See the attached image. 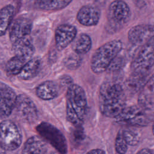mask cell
Instances as JSON below:
<instances>
[{
  "label": "cell",
  "instance_id": "14",
  "mask_svg": "<svg viewBox=\"0 0 154 154\" xmlns=\"http://www.w3.org/2000/svg\"><path fill=\"white\" fill-rule=\"evenodd\" d=\"M100 17V10L91 5H86L82 7L76 15V19L79 23L86 26L97 25L99 21Z\"/></svg>",
  "mask_w": 154,
  "mask_h": 154
},
{
  "label": "cell",
  "instance_id": "4",
  "mask_svg": "<svg viewBox=\"0 0 154 154\" xmlns=\"http://www.w3.org/2000/svg\"><path fill=\"white\" fill-rule=\"evenodd\" d=\"M131 17V10L123 0H114L109 5L107 13L106 31L111 34L121 29Z\"/></svg>",
  "mask_w": 154,
  "mask_h": 154
},
{
  "label": "cell",
  "instance_id": "13",
  "mask_svg": "<svg viewBox=\"0 0 154 154\" xmlns=\"http://www.w3.org/2000/svg\"><path fill=\"white\" fill-rule=\"evenodd\" d=\"M31 20L26 17H19L15 19L10 26L9 37L12 43L29 36L32 29Z\"/></svg>",
  "mask_w": 154,
  "mask_h": 154
},
{
  "label": "cell",
  "instance_id": "11",
  "mask_svg": "<svg viewBox=\"0 0 154 154\" xmlns=\"http://www.w3.org/2000/svg\"><path fill=\"white\" fill-rule=\"evenodd\" d=\"M15 108L18 116L27 123H34L37 119L38 113L35 105L29 97L24 94L17 96Z\"/></svg>",
  "mask_w": 154,
  "mask_h": 154
},
{
  "label": "cell",
  "instance_id": "12",
  "mask_svg": "<svg viewBox=\"0 0 154 154\" xmlns=\"http://www.w3.org/2000/svg\"><path fill=\"white\" fill-rule=\"evenodd\" d=\"M77 29L75 26L69 24L59 25L55 31L56 48L61 51L65 49L76 38Z\"/></svg>",
  "mask_w": 154,
  "mask_h": 154
},
{
  "label": "cell",
  "instance_id": "25",
  "mask_svg": "<svg viewBox=\"0 0 154 154\" xmlns=\"http://www.w3.org/2000/svg\"><path fill=\"white\" fill-rule=\"evenodd\" d=\"M123 137L127 144L129 146H136L140 141V137L139 134L132 129H122Z\"/></svg>",
  "mask_w": 154,
  "mask_h": 154
},
{
  "label": "cell",
  "instance_id": "9",
  "mask_svg": "<svg viewBox=\"0 0 154 154\" xmlns=\"http://www.w3.org/2000/svg\"><path fill=\"white\" fill-rule=\"evenodd\" d=\"M17 96L14 90L7 84L1 82L0 85V117H8L15 108Z\"/></svg>",
  "mask_w": 154,
  "mask_h": 154
},
{
  "label": "cell",
  "instance_id": "2",
  "mask_svg": "<svg viewBox=\"0 0 154 154\" xmlns=\"http://www.w3.org/2000/svg\"><path fill=\"white\" fill-rule=\"evenodd\" d=\"M87 97L84 90L72 84L66 92V117L73 126H82L87 111Z\"/></svg>",
  "mask_w": 154,
  "mask_h": 154
},
{
  "label": "cell",
  "instance_id": "8",
  "mask_svg": "<svg viewBox=\"0 0 154 154\" xmlns=\"http://www.w3.org/2000/svg\"><path fill=\"white\" fill-rule=\"evenodd\" d=\"M140 106H130L125 107L121 112L114 119L120 124L143 126L149 123V120Z\"/></svg>",
  "mask_w": 154,
  "mask_h": 154
},
{
  "label": "cell",
  "instance_id": "24",
  "mask_svg": "<svg viewBox=\"0 0 154 154\" xmlns=\"http://www.w3.org/2000/svg\"><path fill=\"white\" fill-rule=\"evenodd\" d=\"M79 55L74 52V53L67 56L64 60L65 66L70 70H75L78 68L82 63V58Z\"/></svg>",
  "mask_w": 154,
  "mask_h": 154
},
{
  "label": "cell",
  "instance_id": "19",
  "mask_svg": "<svg viewBox=\"0 0 154 154\" xmlns=\"http://www.w3.org/2000/svg\"><path fill=\"white\" fill-rule=\"evenodd\" d=\"M147 74L133 72L129 76L125 83L126 88L132 93H136L140 90L142 87L146 85L148 79Z\"/></svg>",
  "mask_w": 154,
  "mask_h": 154
},
{
  "label": "cell",
  "instance_id": "3",
  "mask_svg": "<svg viewBox=\"0 0 154 154\" xmlns=\"http://www.w3.org/2000/svg\"><path fill=\"white\" fill-rule=\"evenodd\" d=\"M122 48L123 44L120 40L109 41L100 46L94 52L91 59L90 67L93 72L100 74L107 70Z\"/></svg>",
  "mask_w": 154,
  "mask_h": 154
},
{
  "label": "cell",
  "instance_id": "22",
  "mask_svg": "<svg viewBox=\"0 0 154 154\" xmlns=\"http://www.w3.org/2000/svg\"><path fill=\"white\" fill-rule=\"evenodd\" d=\"M26 61L24 58L14 55L8 60L5 64V70L7 75L8 76H17Z\"/></svg>",
  "mask_w": 154,
  "mask_h": 154
},
{
  "label": "cell",
  "instance_id": "18",
  "mask_svg": "<svg viewBox=\"0 0 154 154\" xmlns=\"http://www.w3.org/2000/svg\"><path fill=\"white\" fill-rule=\"evenodd\" d=\"M42 67V60L38 57L31 58L26 62L22 70L17 75L19 79L27 81L35 78L40 72Z\"/></svg>",
  "mask_w": 154,
  "mask_h": 154
},
{
  "label": "cell",
  "instance_id": "30",
  "mask_svg": "<svg viewBox=\"0 0 154 154\" xmlns=\"http://www.w3.org/2000/svg\"><path fill=\"white\" fill-rule=\"evenodd\" d=\"M146 87V91L151 95H154V74L148 79Z\"/></svg>",
  "mask_w": 154,
  "mask_h": 154
},
{
  "label": "cell",
  "instance_id": "7",
  "mask_svg": "<svg viewBox=\"0 0 154 154\" xmlns=\"http://www.w3.org/2000/svg\"><path fill=\"white\" fill-rule=\"evenodd\" d=\"M154 65V43H147L141 48L132 61L131 68L133 72L148 74Z\"/></svg>",
  "mask_w": 154,
  "mask_h": 154
},
{
  "label": "cell",
  "instance_id": "1",
  "mask_svg": "<svg viewBox=\"0 0 154 154\" xmlns=\"http://www.w3.org/2000/svg\"><path fill=\"white\" fill-rule=\"evenodd\" d=\"M126 99L120 82L108 81L102 84L99 92V105L105 116L115 118L125 107Z\"/></svg>",
  "mask_w": 154,
  "mask_h": 154
},
{
  "label": "cell",
  "instance_id": "23",
  "mask_svg": "<svg viewBox=\"0 0 154 154\" xmlns=\"http://www.w3.org/2000/svg\"><path fill=\"white\" fill-rule=\"evenodd\" d=\"M92 41L91 37L87 34H81L73 44L74 52L82 55L87 53L91 49Z\"/></svg>",
  "mask_w": 154,
  "mask_h": 154
},
{
  "label": "cell",
  "instance_id": "26",
  "mask_svg": "<svg viewBox=\"0 0 154 154\" xmlns=\"http://www.w3.org/2000/svg\"><path fill=\"white\" fill-rule=\"evenodd\" d=\"M149 93L146 91L141 92L138 99V102L139 106L143 109H151L154 106V103L150 96Z\"/></svg>",
  "mask_w": 154,
  "mask_h": 154
},
{
  "label": "cell",
  "instance_id": "20",
  "mask_svg": "<svg viewBox=\"0 0 154 154\" xmlns=\"http://www.w3.org/2000/svg\"><path fill=\"white\" fill-rule=\"evenodd\" d=\"M14 8L12 5H7L2 7L0 11V34L1 36L5 34L11 24Z\"/></svg>",
  "mask_w": 154,
  "mask_h": 154
},
{
  "label": "cell",
  "instance_id": "35",
  "mask_svg": "<svg viewBox=\"0 0 154 154\" xmlns=\"http://www.w3.org/2000/svg\"><path fill=\"white\" fill-rule=\"evenodd\" d=\"M94 1H100L102 0H94Z\"/></svg>",
  "mask_w": 154,
  "mask_h": 154
},
{
  "label": "cell",
  "instance_id": "34",
  "mask_svg": "<svg viewBox=\"0 0 154 154\" xmlns=\"http://www.w3.org/2000/svg\"><path fill=\"white\" fill-rule=\"evenodd\" d=\"M152 131H153V135H154V122H153V126H152Z\"/></svg>",
  "mask_w": 154,
  "mask_h": 154
},
{
  "label": "cell",
  "instance_id": "15",
  "mask_svg": "<svg viewBox=\"0 0 154 154\" xmlns=\"http://www.w3.org/2000/svg\"><path fill=\"white\" fill-rule=\"evenodd\" d=\"M12 48L14 55L22 57L27 61L32 57L35 52L34 46L29 36L13 42Z\"/></svg>",
  "mask_w": 154,
  "mask_h": 154
},
{
  "label": "cell",
  "instance_id": "16",
  "mask_svg": "<svg viewBox=\"0 0 154 154\" xmlns=\"http://www.w3.org/2000/svg\"><path fill=\"white\" fill-rule=\"evenodd\" d=\"M60 92L58 84L53 81H46L40 84L35 89L37 96L44 100H52L57 97Z\"/></svg>",
  "mask_w": 154,
  "mask_h": 154
},
{
  "label": "cell",
  "instance_id": "27",
  "mask_svg": "<svg viewBox=\"0 0 154 154\" xmlns=\"http://www.w3.org/2000/svg\"><path fill=\"white\" fill-rule=\"evenodd\" d=\"M128 144L123 137L122 129H120L118 132L115 140V149L117 153L120 154L125 153L128 150Z\"/></svg>",
  "mask_w": 154,
  "mask_h": 154
},
{
  "label": "cell",
  "instance_id": "33",
  "mask_svg": "<svg viewBox=\"0 0 154 154\" xmlns=\"http://www.w3.org/2000/svg\"><path fill=\"white\" fill-rule=\"evenodd\" d=\"M152 151L150 150V149H143L140 150H139L137 153H139V154H144V153H152Z\"/></svg>",
  "mask_w": 154,
  "mask_h": 154
},
{
  "label": "cell",
  "instance_id": "31",
  "mask_svg": "<svg viewBox=\"0 0 154 154\" xmlns=\"http://www.w3.org/2000/svg\"><path fill=\"white\" fill-rule=\"evenodd\" d=\"M60 82L62 85L66 86L67 87L73 84V79L72 78V77L67 75L61 76L60 78Z\"/></svg>",
  "mask_w": 154,
  "mask_h": 154
},
{
  "label": "cell",
  "instance_id": "5",
  "mask_svg": "<svg viewBox=\"0 0 154 154\" xmlns=\"http://www.w3.org/2000/svg\"><path fill=\"white\" fill-rule=\"evenodd\" d=\"M22 142V137L17 125L11 120H2L0 125V146L6 152L17 149Z\"/></svg>",
  "mask_w": 154,
  "mask_h": 154
},
{
  "label": "cell",
  "instance_id": "10",
  "mask_svg": "<svg viewBox=\"0 0 154 154\" xmlns=\"http://www.w3.org/2000/svg\"><path fill=\"white\" fill-rule=\"evenodd\" d=\"M128 37L129 41L135 46L154 43V26L144 24L134 26L128 31Z\"/></svg>",
  "mask_w": 154,
  "mask_h": 154
},
{
  "label": "cell",
  "instance_id": "6",
  "mask_svg": "<svg viewBox=\"0 0 154 154\" xmlns=\"http://www.w3.org/2000/svg\"><path fill=\"white\" fill-rule=\"evenodd\" d=\"M36 131L47 143L51 144L58 152L66 153L67 144L63 134L52 124L42 122L36 127Z\"/></svg>",
  "mask_w": 154,
  "mask_h": 154
},
{
  "label": "cell",
  "instance_id": "32",
  "mask_svg": "<svg viewBox=\"0 0 154 154\" xmlns=\"http://www.w3.org/2000/svg\"><path fill=\"white\" fill-rule=\"evenodd\" d=\"M87 153H93V154H96V153H105V151L100 149H94L92 150H90L87 152Z\"/></svg>",
  "mask_w": 154,
  "mask_h": 154
},
{
  "label": "cell",
  "instance_id": "29",
  "mask_svg": "<svg viewBox=\"0 0 154 154\" xmlns=\"http://www.w3.org/2000/svg\"><path fill=\"white\" fill-rule=\"evenodd\" d=\"M71 136L73 142L76 144H78L84 140L85 134L82 126H74V129H72L71 132Z\"/></svg>",
  "mask_w": 154,
  "mask_h": 154
},
{
  "label": "cell",
  "instance_id": "17",
  "mask_svg": "<svg viewBox=\"0 0 154 154\" xmlns=\"http://www.w3.org/2000/svg\"><path fill=\"white\" fill-rule=\"evenodd\" d=\"M22 153H47L48 146L47 142L42 137L32 136L25 142L22 151Z\"/></svg>",
  "mask_w": 154,
  "mask_h": 154
},
{
  "label": "cell",
  "instance_id": "28",
  "mask_svg": "<svg viewBox=\"0 0 154 154\" xmlns=\"http://www.w3.org/2000/svg\"><path fill=\"white\" fill-rule=\"evenodd\" d=\"M125 64V59L119 55L113 60L108 67L107 71L109 72H115L121 70Z\"/></svg>",
  "mask_w": 154,
  "mask_h": 154
},
{
  "label": "cell",
  "instance_id": "21",
  "mask_svg": "<svg viewBox=\"0 0 154 154\" xmlns=\"http://www.w3.org/2000/svg\"><path fill=\"white\" fill-rule=\"evenodd\" d=\"M72 0H36L35 5L40 10L55 11L67 7Z\"/></svg>",
  "mask_w": 154,
  "mask_h": 154
}]
</instances>
